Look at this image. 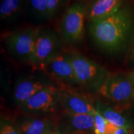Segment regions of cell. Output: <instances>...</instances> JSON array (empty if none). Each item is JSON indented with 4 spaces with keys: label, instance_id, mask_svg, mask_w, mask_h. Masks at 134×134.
<instances>
[{
    "label": "cell",
    "instance_id": "cell-17",
    "mask_svg": "<svg viewBox=\"0 0 134 134\" xmlns=\"http://www.w3.org/2000/svg\"><path fill=\"white\" fill-rule=\"evenodd\" d=\"M0 134H21L13 120L8 115L1 117Z\"/></svg>",
    "mask_w": 134,
    "mask_h": 134
},
{
    "label": "cell",
    "instance_id": "cell-1",
    "mask_svg": "<svg viewBox=\"0 0 134 134\" xmlns=\"http://www.w3.org/2000/svg\"><path fill=\"white\" fill-rule=\"evenodd\" d=\"M89 34L95 46L106 54L129 52L134 40V6L125 1L110 16L90 23Z\"/></svg>",
    "mask_w": 134,
    "mask_h": 134
},
{
    "label": "cell",
    "instance_id": "cell-24",
    "mask_svg": "<svg viewBox=\"0 0 134 134\" xmlns=\"http://www.w3.org/2000/svg\"><path fill=\"white\" fill-rule=\"evenodd\" d=\"M77 1H81V2H84V3H88L91 0H76Z\"/></svg>",
    "mask_w": 134,
    "mask_h": 134
},
{
    "label": "cell",
    "instance_id": "cell-14",
    "mask_svg": "<svg viewBox=\"0 0 134 134\" xmlns=\"http://www.w3.org/2000/svg\"><path fill=\"white\" fill-rule=\"evenodd\" d=\"M94 104L96 110L105 119L119 128L129 129L132 127L131 121L122 113V111L117 109L114 106H110L101 100H94Z\"/></svg>",
    "mask_w": 134,
    "mask_h": 134
},
{
    "label": "cell",
    "instance_id": "cell-9",
    "mask_svg": "<svg viewBox=\"0 0 134 134\" xmlns=\"http://www.w3.org/2000/svg\"><path fill=\"white\" fill-rule=\"evenodd\" d=\"M21 134H47L56 132L57 115H32L16 111L7 115Z\"/></svg>",
    "mask_w": 134,
    "mask_h": 134
},
{
    "label": "cell",
    "instance_id": "cell-25",
    "mask_svg": "<svg viewBox=\"0 0 134 134\" xmlns=\"http://www.w3.org/2000/svg\"><path fill=\"white\" fill-rule=\"evenodd\" d=\"M47 134H57V133L55 132H50V133H47Z\"/></svg>",
    "mask_w": 134,
    "mask_h": 134
},
{
    "label": "cell",
    "instance_id": "cell-16",
    "mask_svg": "<svg viewBox=\"0 0 134 134\" xmlns=\"http://www.w3.org/2000/svg\"><path fill=\"white\" fill-rule=\"evenodd\" d=\"M28 3L37 19L42 21H51L46 0H28Z\"/></svg>",
    "mask_w": 134,
    "mask_h": 134
},
{
    "label": "cell",
    "instance_id": "cell-6",
    "mask_svg": "<svg viewBox=\"0 0 134 134\" xmlns=\"http://www.w3.org/2000/svg\"><path fill=\"white\" fill-rule=\"evenodd\" d=\"M17 111L27 114L57 116L62 112L60 88L55 85L46 87L18 107Z\"/></svg>",
    "mask_w": 134,
    "mask_h": 134
},
{
    "label": "cell",
    "instance_id": "cell-21",
    "mask_svg": "<svg viewBox=\"0 0 134 134\" xmlns=\"http://www.w3.org/2000/svg\"><path fill=\"white\" fill-rule=\"evenodd\" d=\"M128 53L129 62L132 65H134V40L129 50Z\"/></svg>",
    "mask_w": 134,
    "mask_h": 134
},
{
    "label": "cell",
    "instance_id": "cell-5",
    "mask_svg": "<svg viewBox=\"0 0 134 134\" xmlns=\"http://www.w3.org/2000/svg\"><path fill=\"white\" fill-rule=\"evenodd\" d=\"M63 41L59 32L46 26H39L31 65L41 71L53 57L64 50Z\"/></svg>",
    "mask_w": 134,
    "mask_h": 134
},
{
    "label": "cell",
    "instance_id": "cell-2",
    "mask_svg": "<svg viewBox=\"0 0 134 134\" xmlns=\"http://www.w3.org/2000/svg\"><path fill=\"white\" fill-rule=\"evenodd\" d=\"M67 50L78 86L89 93L97 94L111 73L105 67L74 48Z\"/></svg>",
    "mask_w": 134,
    "mask_h": 134
},
{
    "label": "cell",
    "instance_id": "cell-8",
    "mask_svg": "<svg viewBox=\"0 0 134 134\" xmlns=\"http://www.w3.org/2000/svg\"><path fill=\"white\" fill-rule=\"evenodd\" d=\"M60 86L80 88L68 50H63L43 65L41 71Z\"/></svg>",
    "mask_w": 134,
    "mask_h": 134
},
{
    "label": "cell",
    "instance_id": "cell-7",
    "mask_svg": "<svg viewBox=\"0 0 134 134\" xmlns=\"http://www.w3.org/2000/svg\"><path fill=\"white\" fill-rule=\"evenodd\" d=\"M97 94L124 110L134 100V88L129 75L110 73Z\"/></svg>",
    "mask_w": 134,
    "mask_h": 134
},
{
    "label": "cell",
    "instance_id": "cell-4",
    "mask_svg": "<svg viewBox=\"0 0 134 134\" xmlns=\"http://www.w3.org/2000/svg\"><path fill=\"white\" fill-rule=\"evenodd\" d=\"M39 26H29L8 31L3 36L8 53L18 62L31 65Z\"/></svg>",
    "mask_w": 134,
    "mask_h": 134
},
{
    "label": "cell",
    "instance_id": "cell-11",
    "mask_svg": "<svg viewBox=\"0 0 134 134\" xmlns=\"http://www.w3.org/2000/svg\"><path fill=\"white\" fill-rule=\"evenodd\" d=\"M57 134H94V117L90 114L61 112L57 115Z\"/></svg>",
    "mask_w": 134,
    "mask_h": 134
},
{
    "label": "cell",
    "instance_id": "cell-22",
    "mask_svg": "<svg viewBox=\"0 0 134 134\" xmlns=\"http://www.w3.org/2000/svg\"><path fill=\"white\" fill-rule=\"evenodd\" d=\"M115 134H127V129L125 128H119Z\"/></svg>",
    "mask_w": 134,
    "mask_h": 134
},
{
    "label": "cell",
    "instance_id": "cell-10",
    "mask_svg": "<svg viewBox=\"0 0 134 134\" xmlns=\"http://www.w3.org/2000/svg\"><path fill=\"white\" fill-rule=\"evenodd\" d=\"M54 85L46 75H31L19 77L15 82L12 92L13 103L18 108L35 94L46 87Z\"/></svg>",
    "mask_w": 134,
    "mask_h": 134
},
{
    "label": "cell",
    "instance_id": "cell-20",
    "mask_svg": "<svg viewBox=\"0 0 134 134\" xmlns=\"http://www.w3.org/2000/svg\"><path fill=\"white\" fill-rule=\"evenodd\" d=\"M119 129V127L107 121L104 134H115Z\"/></svg>",
    "mask_w": 134,
    "mask_h": 134
},
{
    "label": "cell",
    "instance_id": "cell-19",
    "mask_svg": "<svg viewBox=\"0 0 134 134\" xmlns=\"http://www.w3.org/2000/svg\"><path fill=\"white\" fill-rule=\"evenodd\" d=\"M94 134H104L107 120L97 110L94 115Z\"/></svg>",
    "mask_w": 134,
    "mask_h": 134
},
{
    "label": "cell",
    "instance_id": "cell-15",
    "mask_svg": "<svg viewBox=\"0 0 134 134\" xmlns=\"http://www.w3.org/2000/svg\"><path fill=\"white\" fill-rule=\"evenodd\" d=\"M23 0H2L0 6V18L5 21H12L21 14Z\"/></svg>",
    "mask_w": 134,
    "mask_h": 134
},
{
    "label": "cell",
    "instance_id": "cell-12",
    "mask_svg": "<svg viewBox=\"0 0 134 134\" xmlns=\"http://www.w3.org/2000/svg\"><path fill=\"white\" fill-rule=\"evenodd\" d=\"M62 112L76 114L94 115L96 109L94 100L76 89L60 86Z\"/></svg>",
    "mask_w": 134,
    "mask_h": 134
},
{
    "label": "cell",
    "instance_id": "cell-3",
    "mask_svg": "<svg viewBox=\"0 0 134 134\" xmlns=\"http://www.w3.org/2000/svg\"><path fill=\"white\" fill-rule=\"evenodd\" d=\"M87 3L75 1L65 9L59 23V33L65 43L75 48L85 38Z\"/></svg>",
    "mask_w": 134,
    "mask_h": 134
},
{
    "label": "cell",
    "instance_id": "cell-18",
    "mask_svg": "<svg viewBox=\"0 0 134 134\" xmlns=\"http://www.w3.org/2000/svg\"><path fill=\"white\" fill-rule=\"evenodd\" d=\"M49 12L50 19L52 21L64 7L66 0H46Z\"/></svg>",
    "mask_w": 134,
    "mask_h": 134
},
{
    "label": "cell",
    "instance_id": "cell-23",
    "mask_svg": "<svg viewBox=\"0 0 134 134\" xmlns=\"http://www.w3.org/2000/svg\"><path fill=\"white\" fill-rule=\"evenodd\" d=\"M129 76L130 81H131L132 85H133V88H134V70L132 72H131L129 75Z\"/></svg>",
    "mask_w": 134,
    "mask_h": 134
},
{
    "label": "cell",
    "instance_id": "cell-13",
    "mask_svg": "<svg viewBox=\"0 0 134 134\" xmlns=\"http://www.w3.org/2000/svg\"><path fill=\"white\" fill-rule=\"evenodd\" d=\"M126 0H91L87 3L86 20L89 23L100 21L114 14Z\"/></svg>",
    "mask_w": 134,
    "mask_h": 134
}]
</instances>
